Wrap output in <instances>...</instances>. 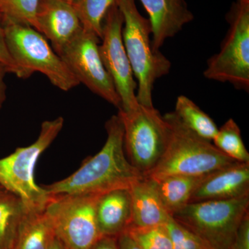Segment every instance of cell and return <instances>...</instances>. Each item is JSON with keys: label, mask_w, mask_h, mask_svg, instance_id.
<instances>
[{"label": "cell", "mask_w": 249, "mask_h": 249, "mask_svg": "<svg viewBox=\"0 0 249 249\" xmlns=\"http://www.w3.org/2000/svg\"><path fill=\"white\" fill-rule=\"evenodd\" d=\"M106 129L107 140L96 155L85 160L79 169L70 176L43 186L50 196L102 195L113 190L129 188L143 178L126 157L120 116H111L106 122Z\"/></svg>", "instance_id": "cell-1"}, {"label": "cell", "mask_w": 249, "mask_h": 249, "mask_svg": "<svg viewBox=\"0 0 249 249\" xmlns=\"http://www.w3.org/2000/svg\"><path fill=\"white\" fill-rule=\"evenodd\" d=\"M163 117L170 128L168 144L155 168L144 177L204 175L237 162L219 151L211 142L187 128L175 113H168Z\"/></svg>", "instance_id": "cell-2"}, {"label": "cell", "mask_w": 249, "mask_h": 249, "mask_svg": "<svg viewBox=\"0 0 249 249\" xmlns=\"http://www.w3.org/2000/svg\"><path fill=\"white\" fill-rule=\"evenodd\" d=\"M116 4L124 16V49L138 81L137 101L145 107H154V85L156 80L169 73L171 63L160 52L154 51L150 38L151 24L139 13L135 0H116Z\"/></svg>", "instance_id": "cell-3"}, {"label": "cell", "mask_w": 249, "mask_h": 249, "mask_svg": "<svg viewBox=\"0 0 249 249\" xmlns=\"http://www.w3.org/2000/svg\"><path fill=\"white\" fill-rule=\"evenodd\" d=\"M64 123L61 116L44 121L35 142L18 147L11 155L0 159V186L19 197L27 210H45L52 197L43 187L36 183L35 168L40 156L63 128Z\"/></svg>", "instance_id": "cell-4"}, {"label": "cell", "mask_w": 249, "mask_h": 249, "mask_svg": "<svg viewBox=\"0 0 249 249\" xmlns=\"http://www.w3.org/2000/svg\"><path fill=\"white\" fill-rule=\"evenodd\" d=\"M5 39L11 57L31 74L40 72L64 91L80 85L65 62L49 45L45 36L34 28L2 16Z\"/></svg>", "instance_id": "cell-5"}, {"label": "cell", "mask_w": 249, "mask_h": 249, "mask_svg": "<svg viewBox=\"0 0 249 249\" xmlns=\"http://www.w3.org/2000/svg\"><path fill=\"white\" fill-rule=\"evenodd\" d=\"M249 213V196L228 200L190 203L172 214L212 249H229Z\"/></svg>", "instance_id": "cell-6"}, {"label": "cell", "mask_w": 249, "mask_h": 249, "mask_svg": "<svg viewBox=\"0 0 249 249\" xmlns=\"http://www.w3.org/2000/svg\"><path fill=\"white\" fill-rule=\"evenodd\" d=\"M229 30L220 51L208 60L204 76L249 89V0H235L226 16Z\"/></svg>", "instance_id": "cell-7"}, {"label": "cell", "mask_w": 249, "mask_h": 249, "mask_svg": "<svg viewBox=\"0 0 249 249\" xmlns=\"http://www.w3.org/2000/svg\"><path fill=\"white\" fill-rule=\"evenodd\" d=\"M118 114L124 124L126 157L145 176L155 168L166 148L169 125L160 111L141 104L130 112L119 110Z\"/></svg>", "instance_id": "cell-8"}, {"label": "cell", "mask_w": 249, "mask_h": 249, "mask_svg": "<svg viewBox=\"0 0 249 249\" xmlns=\"http://www.w3.org/2000/svg\"><path fill=\"white\" fill-rule=\"evenodd\" d=\"M101 195L52 196L45 211L55 235L67 249H89L101 237L96 217Z\"/></svg>", "instance_id": "cell-9"}, {"label": "cell", "mask_w": 249, "mask_h": 249, "mask_svg": "<svg viewBox=\"0 0 249 249\" xmlns=\"http://www.w3.org/2000/svg\"><path fill=\"white\" fill-rule=\"evenodd\" d=\"M99 40L93 33L82 28L58 55L80 84L120 109V98L100 55Z\"/></svg>", "instance_id": "cell-10"}, {"label": "cell", "mask_w": 249, "mask_h": 249, "mask_svg": "<svg viewBox=\"0 0 249 249\" xmlns=\"http://www.w3.org/2000/svg\"><path fill=\"white\" fill-rule=\"evenodd\" d=\"M124 16L116 3L109 9L103 24L102 43L99 52L121 101L119 110L130 112L139 107L132 66L123 41Z\"/></svg>", "instance_id": "cell-11"}, {"label": "cell", "mask_w": 249, "mask_h": 249, "mask_svg": "<svg viewBox=\"0 0 249 249\" xmlns=\"http://www.w3.org/2000/svg\"><path fill=\"white\" fill-rule=\"evenodd\" d=\"M36 19L57 54L83 28L72 4L64 0H40Z\"/></svg>", "instance_id": "cell-12"}, {"label": "cell", "mask_w": 249, "mask_h": 249, "mask_svg": "<svg viewBox=\"0 0 249 249\" xmlns=\"http://www.w3.org/2000/svg\"><path fill=\"white\" fill-rule=\"evenodd\" d=\"M249 196V163L235 162L207 174L190 203L228 200Z\"/></svg>", "instance_id": "cell-13"}, {"label": "cell", "mask_w": 249, "mask_h": 249, "mask_svg": "<svg viewBox=\"0 0 249 249\" xmlns=\"http://www.w3.org/2000/svg\"><path fill=\"white\" fill-rule=\"evenodd\" d=\"M149 15L151 24L152 43L154 51L160 49L165 40L173 37L183 26L194 19L185 0H140Z\"/></svg>", "instance_id": "cell-14"}, {"label": "cell", "mask_w": 249, "mask_h": 249, "mask_svg": "<svg viewBox=\"0 0 249 249\" xmlns=\"http://www.w3.org/2000/svg\"><path fill=\"white\" fill-rule=\"evenodd\" d=\"M98 230L102 236L118 237L132 224L129 188H120L98 196L96 205Z\"/></svg>", "instance_id": "cell-15"}, {"label": "cell", "mask_w": 249, "mask_h": 249, "mask_svg": "<svg viewBox=\"0 0 249 249\" xmlns=\"http://www.w3.org/2000/svg\"><path fill=\"white\" fill-rule=\"evenodd\" d=\"M132 200V224L136 227L163 226L171 214L165 209L150 178L143 177L129 188Z\"/></svg>", "instance_id": "cell-16"}, {"label": "cell", "mask_w": 249, "mask_h": 249, "mask_svg": "<svg viewBox=\"0 0 249 249\" xmlns=\"http://www.w3.org/2000/svg\"><path fill=\"white\" fill-rule=\"evenodd\" d=\"M206 175H176L149 178L155 185L165 209L172 215L189 204L192 196Z\"/></svg>", "instance_id": "cell-17"}, {"label": "cell", "mask_w": 249, "mask_h": 249, "mask_svg": "<svg viewBox=\"0 0 249 249\" xmlns=\"http://www.w3.org/2000/svg\"><path fill=\"white\" fill-rule=\"evenodd\" d=\"M55 237L53 225L45 210L27 209L14 249H49Z\"/></svg>", "instance_id": "cell-18"}, {"label": "cell", "mask_w": 249, "mask_h": 249, "mask_svg": "<svg viewBox=\"0 0 249 249\" xmlns=\"http://www.w3.org/2000/svg\"><path fill=\"white\" fill-rule=\"evenodd\" d=\"M27 208L17 196L0 194V249H14Z\"/></svg>", "instance_id": "cell-19"}, {"label": "cell", "mask_w": 249, "mask_h": 249, "mask_svg": "<svg viewBox=\"0 0 249 249\" xmlns=\"http://www.w3.org/2000/svg\"><path fill=\"white\" fill-rule=\"evenodd\" d=\"M173 112L183 125L201 138L211 142L217 135L219 128L214 121L187 96H178Z\"/></svg>", "instance_id": "cell-20"}, {"label": "cell", "mask_w": 249, "mask_h": 249, "mask_svg": "<svg viewBox=\"0 0 249 249\" xmlns=\"http://www.w3.org/2000/svg\"><path fill=\"white\" fill-rule=\"evenodd\" d=\"M214 146L224 155L240 163H249V153L245 147L238 124L229 119L220 128L213 140Z\"/></svg>", "instance_id": "cell-21"}, {"label": "cell", "mask_w": 249, "mask_h": 249, "mask_svg": "<svg viewBox=\"0 0 249 249\" xmlns=\"http://www.w3.org/2000/svg\"><path fill=\"white\" fill-rule=\"evenodd\" d=\"M116 3V0H74L71 4L83 29L91 31L101 39L104 18Z\"/></svg>", "instance_id": "cell-22"}, {"label": "cell", "mask_w": 249, "mask_h": 249, "mask_svg": "<svg viewBox=\"0 0 249 249\" xmlns=\"http://www.w3.org/2000/svg\"><path fill=\"white\" fill-rule=\"evenodd\" d=\"M125 232L142 249H173L164 225L147 227L131 225Z\"/></svg>", "instance_id": "cell-23"}, {"label": "cell", "mask_w": 249, "mask_h": 249, "mask_svg": "<svg viewBox=\"0 0 249 249\" xmlns=\"http://www.w3.org/2000/svg\"><path fill=\"white\" fill-rule=\"evenodd\" d=\"M40 0H0V14L39 31L36 12Z\"/></svg>", "instance_id": "cell-24"}, {"label": "cell", "mask_w": 249, "mask_h": 249, "mask_svg": "<svg viewBox=\"0 0 249 249\" xmlns=\"http://www.w3.org/2000/svg\"><path fill=\"white\" fill-rule=\"evenodd\" d=\"M164 227L173 249H212L199 236L188 230L172 217Z\"/></svg>", "instance_id": "cell-25"}, {"label": "cell", "mask_w": 249, "mask_h": 249, "mask_svg": "<svg viewBox=\"0 0 249 249\" xmlns=\"http://www.w3.org/2000/svg\"><path fill=\"white\" fill-rule=\"evenodd\" d=\"M0 62L4 64L5 66L7 67L9 73H14L18 78L26 79L32 76L29 71H26L17 65L11 57L6 43L4 30L2 26V16L1 14H0Z\"/></svg>", "instance_id": "cell-26"}, {"label": "cell", "mask_w": 249, "mask_h": 249, "mask_svg": "<svg viewBox=\"0 0 249 249\" xmlns=\"http://www.w3.org/2000/svg\"><path fill=\"white\" fill-rule=\"evenodd\" d=\"M229 249H249V213L241 223Z\"/></svg>", "instance_id": "cell-27"}, {"label": "cell", "mask_w": 249, "mask_h": 249, "mask_svg": "<svg viewBox=\"0 0 249 249\" xmlns=\"http://www.w3.org/2000/svg\"><path fill=\"white\" fill-rule=\"evenodd\" d=\"M89 249H120L118 237L101 236Z\"/></svg>", "instance_id": "cell-28"}, {"label": "cell", "mask_w": 249, "mask_h": 249, "mask_svg": "<svg viewBox=\"0 0 249 249\" xmlns=\"http://www.w3.org/2000/svg\"><path fill=\"white\" fill-rule=\"evenodd\" d=\"M9 73L7 67L4 64L0 62V109L3 107V105L6 100V90L7 86L5 83V76L6 73Z\"/></svg>", "instance_id": "cell-29"}, {"label": "cell", "mask_w": 249, "mask_h": 249, "mask_svg": "<svg viewBox=\"0 0 249 249\" xmlns=\"http://www.w3.org/2000/svg\"><path fill=\"white\" fill-rule=\"evenodd\" d=\"M120 249H142L126 232L118 237Z\"/></svg>", "instance_id": "cell-30"}, {"label": "cell", "mask_w": 249, "mask_h": 249, "mask_svg": "<svg viewBox=\"0 0 249 249\" xmlns=\"http://www.w3.org/2000/svg\"><path fill=\"white\" fill-rule=\"evenodd\" d=\"M49 249H67L56 237L52 241Z\"/></svg>", "instance_id": "cell-31"}, {"label": "cell", "mask_w": 249, "mask_h": 249, "mask_svg": "<svg viewBox=\"0 0 249 249\" xmlns=\"http://www.w3.org/2000/svg\"><path fill=\"white\" fill-rule=\"evenodd\" d=\"M4 191H6V190L4 189V188H3L2 187L0 186V194H1V193H2L3 192H4Z\"/></svg>", "instance_id": "cell-32"}, {"label": "cell", "mask_w": 249, "mask_h": 249, "mask_svg": "<svg viewBox=\"0 0 249 249\" xmlns=\"http://www.w3.org/2000/svg\"><path fill=\"white\" fill-rule=\"evenodd\" d=\"M64 1H66L67 2L70 3V4H72L74 1V0H64Z\"/></svg>", "instance_id": "cell-33"}]
</instances>
